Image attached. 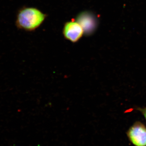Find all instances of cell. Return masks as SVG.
Segmentation results:
<instances>
[{
	"label": "cell",
	"instance_id": "obj_1",
	"mask_svg": "<svg viewBox=\"0 0 146 146\" xmlns=\"http://www.w3.org/2000/svg\"><path fill=\"white\" fill-rule=\"evenodd\" d=\"M46 17V14L38 9L25 7L18 11L15 24L19 29L33 31L42 25Z\"/></svg>",
	"mask_w": 146,
	"mask_h": 146
},
{
	"label": "cell",
	"instance_id": "obj_5",
	"mask_svg": "<svg viewBox=\"0 0 146 146\" xmlns=\"http://www.w3.org/2000/svg\"><path fill=\"white\" fill-rule=\"evenodd\" d=\"M138 111H140V112L142 113V115H143L144 118H145L146 121V107L143 108H136Z\"/></svg>",
	"mask_w": 146,
	"mask_h": 146
},
{
	"label": "cell",
	"instance_id": "obj_2",
	"mask_svg": "<svg viewBox=\"0 0 146 146\" xmlns=\"http://www.w3.org/2000/svg\"><path fill=\"white\" fill-rule=\"evenodd\" d=\"M129 142L134 146H146V126L139 121H136L127 131Z\"/></svg>",
	"mask_w": 146,
	"mask_h": 146
},
{
	"label": "cell",
	"instance_id": "obj_4",
	"mask_svg": "<svg viewBox=\"0 0 146 146\" xmlns=\"http://www.w3.org/2000/svg\"><path fill=\"white\" fill-rule=\"evenodd\" d=\"M63 33L65 39L72 43L79 41L84 34L83 29L76 21H71L65 23Z\"/></svg>",
	"mask_w": 146,
	"mask_h": 146
},
{
	"label": "cell",
	"instance_id": "obj_3",
	"mask_svg": "<svg viewBox=\"0 0 146 146\" xmlns=\"http://www.w3.org/2000/svg\"><path fill=\"white\" fill-rule=\"evenodd\" d=\"M76 21L80 25L84 34L86 36H90L93 34L98 27L97 18L88 11H84L79 14Z\"/></svg>",
	"mask_w": 146,
	"mask_h": 146
}]
</instances>
